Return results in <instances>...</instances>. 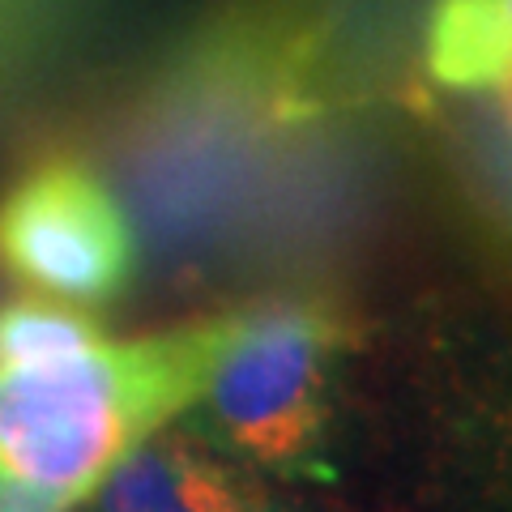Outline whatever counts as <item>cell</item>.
<instances>
[{
	"mask_svg": "<svg viewBox=\"0 0 512 512\" xmlns=\"http://www.w3.org/2000/svg\"><path fill=\"white\" fill-rule=\"evenodd\" d=\"M359 99L329 0H222L128 94L111 146L120 205L171 269L244 261L286 150Z\"/></svg>",
	"mask_w": 512,
	"mask_h": 512,
	"instance_id": "1",
	"label": "cell"
},
{
	"mask_svg": "<svg viewBox=\"0 0 512 512\" xmlns=\"http://www.w3.org/2000/svg\"><path fill=\"white\" fill-rule=\"evenodd\" d=\"M239 312H218L77 355L0 367V478L82 504L154 431L201 406Z\"/></svg>",
	"mask_w": 512,
	"mask_h": 512,
	"instance_id": "2",
	"label": "cell"
},
{
	"mask_svg": "<svg viewBox=\"0 0 512 512\" xmlns=\"http://www.w3.org/2000/svg\"><path fill=\"white\" fill-rule=\"evenodd\" d=\"M355 325L325 295L239 308L231 346L205 389V431L265 478H320Z\"/></svg>",
	"mask_w": 512,
	"mask_h": 512,
	"instance_id": "3",
	"label": "cell"
},
{
	"mask_svg": "<svg viewBox=\"0 0 512 512\" xmlns=\"http://www.w3.org/2000/svg\"><path fill=\"white\" fill-rule=\"evenodd\" d=\"M0 269L47 299L103 308L133 286L141 244L99 167L56 150L0 192Z\"/></svg>",
	"mask_w": 512,
	"mask_h": 512,
	"instance_id": "4",
	"label": "cell"
},
{
	"mask_svg": "<svg viewBox=\"0 0 512 512\" xmlns=\"http://www.w3.org/2000/svg\"><path fill=\"white\" fill-rule=\"evenodd\" d=\"M94 495V512H291L261 470L188 423L137 444Z\"/></svg>",
	"mask_w": 512,
	"mask_h": 512,
	"instance_id": "5",
	"label": "cell"
},
{
	"mask_svg": "<svg viewBox=\"0 0 512 512\" xmlns=\"http://www.w3.org/2000/svg\"><path fill=\"white\" fill-rule=\"evenodd\" d=\"M419 60L444 94H508L512 0H427Z\"/></svg>",
	"mask_w": 512,
	"mask_h": 512,
	"instance_id": "6",
	"label": "cell"
},
{
	"mask_svg": "<svg viewBox=\"0 0 512 512\" xmlns=\"http://www.w3.org/2000/svg\"><path fill=\"white\" fill-rule=\"evenodd\" d=\"M90 0H0V107L18 103L73 52Z\"/></svg>",
	"mask_w": 512,
	"mask_h": 512,
	"instance_id": "7",
	"label": "cell"
},
{
	"mask_svg": "<svg viewBox=\"0 0 512 512\" xmlns=\"http://www.w3.org/2000/svg\"><path fill=\"white\" fill-rule=\"evenodd\" d=\"M457 111L448 116L453 158L461 188L478 222L504 239L508 231V94H453Z\"/></svg>",
	"mask_w": 512,
	"mask_h": 512,
	"instance_id": "8",
	"label": "cell"
},
{
	"mask_svg": "<svg viewBox=\"0 0 512 512\" xmlns=\"http://www.w3.org/2000/svg\"><path fill=\"white\" fill-rule=\"evenodd\" d=\"M94 342H103V325L90 316V308H73L47 295L0 303V367L52 363Z\"/></svg>",
	"mask_w": 512,
	"mask_h": 512,
	"instance_id": "9",
	"label": "cell"
},
{
	"mask_svg": "<svg viewBox=\"0 0 512 512\" xmlns=\"http://www.w3.org/2000/svg\"><path fill=\"white\" fill-rule=\"evenodd\" d=\"M0 512H77L73 504L56 500L39 487H26V483H9L0 478Z\"/></svg>",
	"mask_w": 512,
	"mask_h": 512,
	"instance_id": "10",
	"label": "cell"
}]
</instances>
